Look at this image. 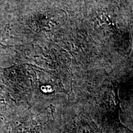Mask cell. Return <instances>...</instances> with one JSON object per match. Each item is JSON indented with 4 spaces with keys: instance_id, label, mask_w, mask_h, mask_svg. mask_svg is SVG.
<instances>
[{
    "instance_id": "1",
    "label": "cell",
    "mask_w": 133,
    "mask_h": 133,
    "mask_svg": "<svg viewBox=\"0 0 133 133\" xmlns=\"http://www.w3.org/2000/svg\"><path fill=\"white\" fill-rule=\"evenodd\" d=\"M45 133H104L90 117L82 114H75L52 119L46 128Z\"/></svg>"
},
{
    "instance_id": "2",
    "label": "cell",
    "mask_w": 133,
    "mask_h": 133,
    "mask_svg": "<svg viewBox=\"0 0 133 133\" xmlns=\"http://www.w3.org/2000/svg\"><path fill=\"white\" fill-rule=\"evenodd\" d=\"M52 119V116L47 118L33 115L16 118L6 121L0 127V133H45Z\"/></svg>"
},
{
    "instance_id": "3",
    "label": "cell",
    "mask_w": 133,
    "mask_h": 133,
    "mask_svg": "<svg viewBox=\"0 0 133 133\" xmlns=\"http://www.w3.org/2000/svg\"><path fill=\"white\" fill-rule=\"evenodd\" d=\"M9 26L6 25L1 30H0V45H3V43L6 41L8 36H9Z\"/></svg>"
},
{
    "instance_id": "4",
    "label": "cell",
    "mask_w": 133,
    "mask_h": 133,
    "mask_svg": "<svg viewBox=\"0 0 133 133\" xmlns=\"http://www.w3.org/2000/svg\"><path fill=\"white\" fill-rule=\"evenodd\" d=\"M2 112H3V109H2V107H1V105H0V115H2V114H1Z\"/></svg>"
}]
</instances>
